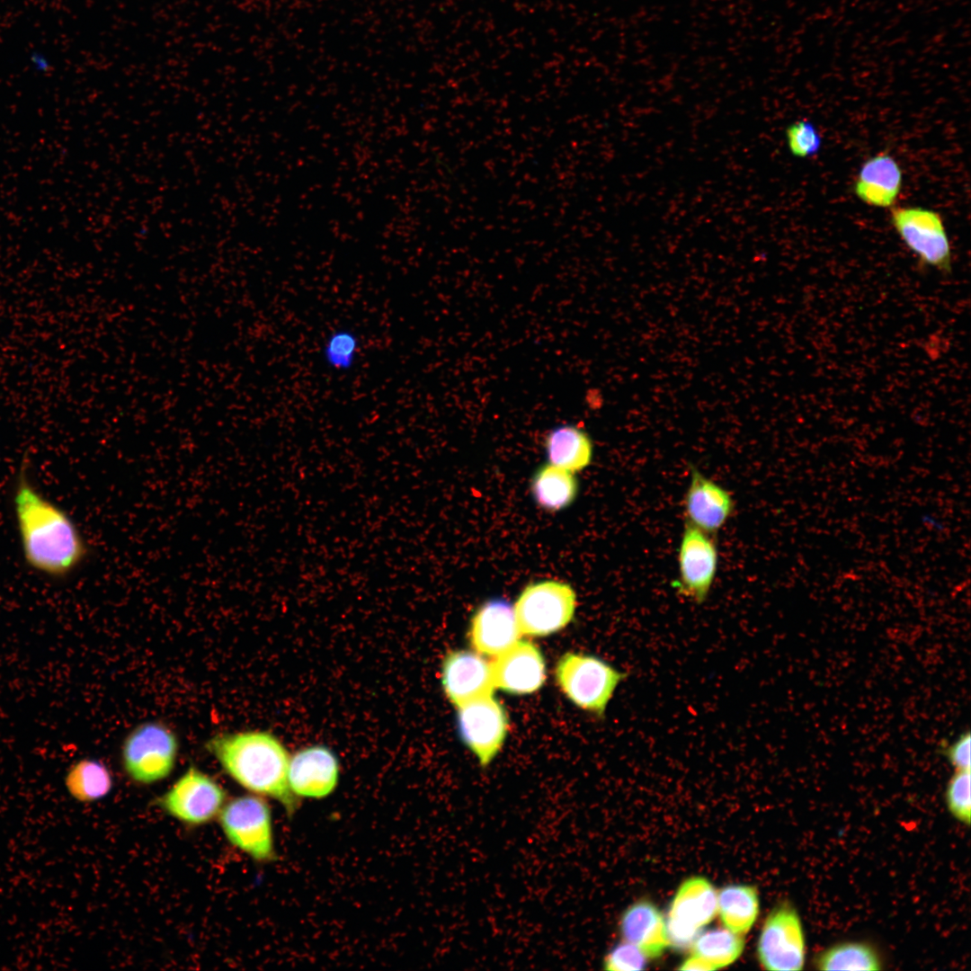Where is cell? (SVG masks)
Instances as JSON below:
<instances>
[{
    "instance_id": "cb8c5ba5",
    "label": "cell",
    "mask_w": 971,
    "mask_h": 971,
    "mask_svg": "<svg viewBox=\"0 0 971 971\" xmlns=\"http://www.w3.org/2000/svg\"><path fill=\"white\" fill-rule=\"evenodd\" d=\"M744 947L743 935L717 928L699 933L691 944V956L708 968L716 970L734 963Z\"/></svg>"
},
{
    "instance_id": "7402d4cb",
    "label": "cell",
    "mask_w": 971,
    "mask_h": 971,
    "mask_svg": "<svg viewBox=\"0 0 971 971\" xmlns=\"http://www.w3.org/2000/svg\"><path fill=\"white\" fill-rule=\"evenodd\" d=\"M759 895L753 886L730 885L717 895V912L724 926L744 935L751 930L759 914Z\"/></svg>"
},
{
    "instance_id": "d6986e66",
    "label": "cell",
    "mask_w": 971,
    "mask_h": 971,
    "mask_svg": "<svg viewBox=\"0 0 971 971\" xmlns=\"http://www.w3.org/2000/svg\"><path fill=\"white\" fill-rule=\"evenodd\" d=\"M625 941L639 948L648 958L660 957L670 946L666 925L660 910L648 900L629 905L619 920Z\"/></svg>"
},
{
    "instance_id": "f1b7e54d",
    "label": "cell",
    "mask_w": 971,
    "mask_h": 971,
    "mask_svg": "<svg viewBox=\"0 0 971 971\" xmlns=\"http://www.w3.org/2000/svg\"><path fill=\"white\" fill-rule=\"evenodd\" d=\"M648 958L632 943L620 942L612 947L603 958V969L610 971L642 970L646 967Z\"/></svg>"
},
{
    "instance_id": "44dd1931",
    "label": "cell",
    "mask_w": 971,
    "mask_h": 971,
    "mask_svg": "<svg viewBox=\"0 0 971 971\" xmlns=\"http://www.w3.org/2000/svg\"><path fill=\"white\" fill-rule=\"evenodd\" d=\"M530 490L534 501L540 508L557 512L574 502L578 492V483L574 473L548 463L535 472Z\"/></svg>"
},
{
    "instance_id": "ba28073f",
    "label": "cell",
    "mask_w": 971,
    "mask_h": 971,
    "mask_svg": "<svg viewBox=\"0 0 971 971\" xmlns=\"http://www.w3.org/2000/svg\"><path fill=\"white\" fill-rule=\"evenodd\" d=\"M890 218L922 267H931L944 274L951 272V247L938 212L922 207H896L891 209Z\"/></svg>"
},
{
    "instance_id": "ac0fdd59",
    "label": "cell",
    "mask_w": 971,
    "mask_h": 971,
    "mask_svg": "<svg viewBox=\"0 0 971 971\" xmlns=\"http://www.w3.org/2000/svg\"><path fill=\"white\" fill-rule=\"evenodd\" d=\"M902 170L893 156L879 153L863 163L853 185L856 196L864 203L879 208L892 207L902 188Z\"/></svg>"
},
{
    "instance_id": "7c38bea8",
    "label": "cell",
    "mask_w": 971,
    "mask_h": 971,
    "mask_svg": "<svg viewBox=\"0 0 971 971\" xmlns=\"http://www.w3.org/2000/svg\"><path fill=\"white\" fill-rule=\"evenodd\" d=\"M458 729L462 742L486 767L497 755L508 731V717L502 704L486 695L458 707Z\"/></svg>"
},
{
    "instance_id": "2e32d148",
    "label": "cell",
    "mask_w": 971,
    "mask_h": 971,
    "mask_svg": "<svg viewBox=\"0 0 971 971\" xmlns=\"http://www.w3.org/2000/svg\"><path fill=\"white\" fill-rule=\"evenodd\" d=\"M339 765L334 754L324 746H311L290 758L288 782L298 797L322 798L337 786Z\"/></svg>"
},
{
    "instance_id": "9c48e42d",
    "label": "cell",
    "mask_w": 971,
    "mask_h": 971,
    "mask_svg": "<svg viewBox=\"0 0 971 971\" xmlns=\"http://www.w3.org/2000/svg\"><path fill=\"white\" fill-rule=\"evenodd\" d=\"M806 954L799 914L788 903L776 906L766 917L758 943L757 957L763 969L802 970Z\"/></svg>"
},
{
    "instance_id": "4316f807",
    "label": "cell",
    "mask_w": 971,
    "mask_h": 971,
    "mask_svg": "<svg viewBox=\"0 0 971 971\" xmlns=\"http://www.w3.org/2000/svg\"><path fill=\"white\" fill-rule=\"evenodd\" d=\"M945 799L952 816L968 826L971 819L970 771H956L948 782Z\"/></svg>"
},
{
    "instance_id": "4fadbf2b",
    "label": "cell",
    "mask_w": 971,
    "mask_h": 971,
    "mask_svg": "<svg viewBox=\"0 0 971 971\" xmlns=\"http://www.w3.org/2000/svg\"><path fill=\"white\" fill-rule=\"evenodd\" d=\"M735 503L731 493L690 465V481L683 497L686 523L716 535L733 517Z\"/></svg>"
},
{
    "instance_id": "7a4b0ae2",
    "label": "cell",
    "mask_w": 971,
    "mask_h": 971,
    "mask_svg": "<svg viewBox=\"0 0 971 971\" xmlns=\"http://www.w3.org/2000/svg\"><path fill=\"white\" fill-rule=\"evenodd\" d=\"M205 747L240 786L276 799L289 815L295 813L299 801L288 782L290 757L274 735L262 731L218 734Z\"/></svg>"
},
{
    "instance_id": "83f0119b",
    "label": "cell",
    "mask_w": 971,
    "mask_h": 971,
    "mask_svg": "<svg viewBox=\"0 0 971 971\" xmlns=\"http://www.w3.org/2000/svg\"><path fill=\"white\" fill-rule=\"evenodd\" d=\"M789 151L794 156L805 158L816 154L821 147V137L815 127L806 120L795 121L786 129Z\"/></svg>"
},
{
    "instance_id": "1f68e13d",
    "label": "cell",
    "mask_w": 971,
    "mask_h": 971,
    "mask_svg": "<svg viewBox=\"0 0 971 971\" xmlns=\"http://www.w3.org/2000/svg\"><path fill=\"white\" fill-rule=\"evenodd\" d=\"M921 518H922V522L924 525H926L927 527H929V528H931V529L939 530V531L942 530L943 528H944L943 522L939 518H937L935 515H932L931 513H926V514H923Z\"/></svg>"
},
{
    "instance_id": "f546056e",
    "label": "cell",
    "mask_w": 971,
    "mask_h": 971,
    "mask_svg": "<svg viewBox=\"0 0 971 971\" xmlns=\"http://www.w3.org/2000/svg\"><path fill=\"white\" fill-rule=\"evenodd\" d=\"M970 732L967 730L950 744L941 745L942 754L956 771H970Z\"/></svg>"
},
{
    "instance_id": "5bb4252c",
    "label": "cell",
    "mask_w": 971,
    "mask_h": 971,
    "mask_svg": "<svg viewBox=\"0 0 971 971\" xmlns=\"http://www.w3.org/2000/svg\"><path fill=\"white\" fill-rule=\"evenodd\" d=\"M494 688L516 695L539 690L546 681V664L539 648L518 640L491 663Z\"/></svg>"
},
{
    "instance_id": "4dcf8cb0",
    "label": "cell",
    "mask_w": 971,
    "mask_h": 971,
    "mask_svg": "<svg viewBox=\"0 0 971 971\" xmlns=\"http://www.w3.org/2000/svg\"><path fill=\"white\" fill-rule=\"evenodd\" d=\"M29 61L31 67L39 73L49 71L51 65L49 57L38 49H34L30 53Z\"/></svg>"
},
{
    "instance_id": "9a60e30c",
    "label": "cell",
    "mask_w": 971,
    "mask_h": 971,
    "mask_svg": "<svg viewBox=\"0 0 971 971\" xmlns=\"http://www.w3.org/2000/svg\"><path fill=\"white\" fill-rule=\"evenodd\" d=\"M441 683L447 698L457 708L491 695L494 689L491 664L467 650L447 654L441 666Z\"/></svg>"
},
{
    "instance_id": "5b68a950",
    "label": "cell",
    "mask_w": 971,
    "mask_h": 971,
    "mask_svg": "<svg viewBox=\"0 0 971 971\" xmlns=\"http://www.w3.org/2000/svg\"><path fill=\"white\" fill-rule=\"evenodd\" d=\"M179 743L165 724L149 721L135 727L122 744V764L136 782L151 784L170 775L178 755Z\"/></svg>"
},
{
    "instance_id": "30bf717a",
    "label": "cell",
    "mask_w": 971,
    "mask_h": 971,
    "mask_svg": "<svg viewBox=\"0 0 971 971\" xmlns=\"http://www.w3.org/2000/svg\"><path fill=\"white\" fill-rule=\"evenodd\" d=\"M226 797L218 782L192 766L159 798V806L181 822L200 825L219 814Z\"/></svg>"
},
{
    "instance_id": "e0dca14e",
    "label": "cell",
    "mask_w": 971,
    "mask_h": 971,
    "mask_svg": "<svg viewBox=\"0 0 971 971\" xmlns=\"http://www.w3.org/2000/svg\"><path fill=\"white\" fill-rule=\"evenodd\" d=\"M468 633L473 648L491 656L511 647L521 634L513 607L502 599L487 601L476 610Z\"/></svg>"
},
{
    "instance_id": "ffe728a7",
    "label": "cell",
    "mask_w": 971,
    "mask_h": 971,
    "mask_svg": "<svg viewBox=\"0 0 971 971\" xmlns=\"http://www.w3.org/2000/svg\"><path fill=\"white\" fill-rule=\"evenodd\" d=\"M549 464L575 473L587 468L592 459L593 445L582 429L564 424L551 430L545 440Z\"/></svg>"
},
{
    "instance_id": "277c9868",
    "label": "cell",
    "mask_w": 971,
    "mask_h": 971,
    "mask_svg": "<svg viewBox=\"0 0 971 971\" xmlns=\"http://www.w3.org/2000/svg\"><path fill=\"white\" fill-rule=\"evenodd\" d=\"M575 607L576 594L570 584L541 580L529 583L521 591L513 610L522 634L545 637L566 627Z\"/></svg>"
},
{
    "instance_id": "8fae6325",
    "label": "cell",
    "mask_w": 971,
    "mask_h": 971,
    "mask_svg": "<svg viewBox=\"0 0 971 971\" xmlns=\"http://www.w3.org/2000/svg\"><path fill=\"white\" fill-rule=\"evenodd\" d=\"M717 913V895L705 877H692L678 887L665 922L670 945L684 949L694 941L700 929Z\"/></svg>"
},
{
    "instance_id": "603a6c76",
    "label": "cell",
    "mask_w": 971,
    "mask_h": 971,
    "mask_svg": "<svg viewBox=\"0 0 971 971\" xmlns=\"http://www.w3.org/2000/svg\"><path fill=\"white\" fill-rule=\"evenodd\" d=\"M109 769L95 759H81L71 765L65 776V787L70 796L84 803L106 797L112 788Z\"/></svg>"
},
{
    "instance_id": "8992f818",
    "label": "cell",
    "mask_w": 971,
    "mask_h": 971,
    "mask_svg": "<svg viewBox=\"0 0 971 971\" xmlns=\"http://www.w3.org/2000/svg\"><path fill=\"white\" fill-rule=\"evenodd\" d=\"M223 833L237 849L258 861L274 860L272 814L259 795H244L225 803L218 814Z\"/></svg>"
},
{
    "instance_id": "3957f363",
    "label": "cell",
    "mask_w": 971,
    "mask_h": 971,
    "mask_svg": "<svg viewBox=\"0 0 971 971\" xmlns=\"http://www.w3.org/2000/svg\"><path fill=\"white\" fill-rule=\"evenodd\" d=\"M555 673L564 694L598 717H603L617 687L628 677L601 658L579 653L561 656Z\"/></svg>"
},
{
    "instance_id": "484cf974",
    "label": "cell",
    "mask_w": 971,
    "mask_h": 971,
    "mask_svg": "<svg viewBox=\"0 0 971 971\" xmlns=\"http://www.w3.org/2000/svg\"><path fill=\"white\" fill-rule=\"evenodd\" d=\"M360 352L361 340L357 333L348 327H338L325 337L321 356L328 369L343 373L354 368Z\"/></svg>"
},
{
    "instance_id": "6da1fadb",
    "label": "cell",
    "mask_w": 971,
    "mask_h": 971,
    "mask_svg": "<svg viewBox=\"0 0 971 971\" xmlns=\"http://www.w3.org/2000/svg\"><path fill=\"white\" fill-rule=\"evenodd\" d=\"M13 503L25 563L53 579H64L86 559L88 547L78 527L45 497L21 469Z\"/></svg>"
},
{
    "instance_id": "52a82bcc",
    "label": "cell",
    "mask_w": 971,
    "mask_h": 971,
    "mask_svg": "<svg viewBox=\"0 0 971 971\" xmlns=\"http://www.w3.org/2000/svg\"><path fill=\"white\" fill-rule=\"evenodd\" d=\"M719 564L716 535L684 522L677 551L678 575L672 582L676 594L692 603H704L711 592Z\"/></svg>"
},
{
    "instance_id": "d4e9b609",
    "label": "cell",
    "mask_w": 971,
    "mask_h": 971,
    "mask_svg": "<svg viewBox=\"0 0 971 971\" xmlns=\"http://www.w3.org/2000/svg\"><path fill=\"white\" fill-rule=\"evenodd\" d=\"M819 970H880L877 950L865 942H842L826 949L815 958Z\"/></svg>"
}]
</instances>
